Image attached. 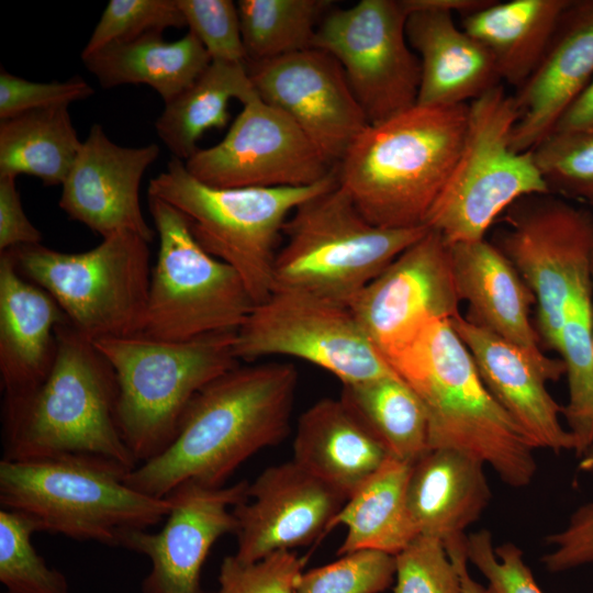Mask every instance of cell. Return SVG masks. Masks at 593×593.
I'll list each match as a JSON object with an SVG mask.
<instances>
[{
	"label": "cell",
	"instance_id": "1",
	"mask_svg": "<svg viewBox=\"0 0 593 593\" xmlns=\"http://www.w3.org/2000/svg\"><path fill=\"white\" fill-rule=\"evenodd\" d=\"M298 381L289 362L237 365L197 393L172 443L127 473L126 484L159 499L186 482L223 486L248 458L288 435Z\"/></svg>",
	"mask_w": 593,
	"mask_h": 593
},
{
	"label": "cell",
	"instance_id": "2",
	"mask_svg": "<svg viewBox=\"0 0 593 593\" xmlns=\"http://www.w3.org/2000/svg\"><path fill=\"white\" fill-rule=\"evenodd\" d=\"M384 358L425 407L429 450L467 454L512 488L533 482L536 448L488 391L450 320H427Z\"/></svg>",
	"mask_w": 593,
	"mask_h": 593
},
{
	"label": "cell",
	"instance_id": "3",
	"mask_svg": "<svg viewBox=\"0 0 593 593\" xmlns=\"http://www.w3.org/2000/svg\"><path fill=\"white\" fill-rule=\"evenodd\" d=\"M467 122L468 104H416L369 124L336 165L337 183L376 226H426L459 157Z\"/></svg>",
	"mask_w": 593,
	"mask_h": 593
},
{
	"label": "cell",
	"instance_id": "4",
	"mask_svg": "<svg viewBox=\"0 0 593 593\" xmlns=\"http://www.w3.org/2000/svg\"><path fill=\"white\" fill-rule=\"evenodd\" d=\"M116 403L112 366L65 323L56 329L55 360L43 384L22 401L2 404V459L86 456L132 471L137 461L120 434Z\"/></svg>",
	"mask_w": 593,
	"mask_h": 593
},
{
	"label": "cell",
	"instance_id": "5",
	"mask_svg": "<svg viewBox=\"0 0 593 593\" xmlns=\"http://www.w3.org/2000/svg\"><path fill=\"white\" fill-rule=\"evenodd\" d=\"M130 472L86 456L1 459V508L24 514L38 532L119 547L126 533L160 523L171 508L168 497L128 486Z\"/></svg>",
	"mask_w": 593,
	"mask_h": 593
},
{
	"label": "cell",
	"instance_id": "6",
	"mask_svg": "<svg viewBox=\"0 0 593 593\" xmlns=\"http://www.w3.org/2000/svg\"><path fill=\"white\" fill-rule=\"evenodd\" d=\"M235 333L182 342L141 334L93 343L114 370L116 422L137 466L168 448L200 390L239 365L234 354Z\"/></svg>",
	"mask_w": 593,
	"mask_h": 593
},
{
	"label": "cell",
	"instance_id": "7",
	"mask_svg": "<svg viewBox=\"0 0 593 593\" xmlns=\"http://www.w3.org/2000/svg\"><path fill=\"white\" fill-rule=\"evenodd\" d=\"M337 184L336 170L324 180L298 188H214L192 177L184 161L171 157L150 179L148 195L186 215L199 245L232 267L256 304L273 291L276 257L283 227L304 201Z\"/></svg>",
	"mask_w": 593,
	"mask_h": 593
},
{
	"label": "cell",
	"instance_id": "8",
	"mask_svg": "<svg viewBox=\"0 0 593 593\" xmlns=\"http://www.w3.org/2000/svg\"><path fill=\"white\" fill-rule=\"evenodd\" d=\"M428 226L369 223L338 186L301 203L283 227L273 290H292L349 306Z\"/></svg>",
	"mask_w": 593,
	"mask_h": 593
},
{
	"label": "cell",
	"instance_id": "9",
	"mask_svg": "<svg viewBox=\"0 0 593 593\" xmlns=\"http://www.w3.org/2000/svg\"><path fill=\"white\" fill-rule=\"evenodd\" d=\"M148 245L132 232H119L80 253L42 244L9 251L18 271L51 294L76 332L94 343L143 333L152 275Z\"/></svg>",
	"mask_w": 593,
	"mask_h": 593
},
{
	"label": "cell",
	"instance_id": "10",
	"mask_svg": "<svg viewBox=\"0 0 593 593\" xmlns=\"http://www.w3.org/2000/svg\"><path fill=\"white\" fill-rule=\"evenodd\" d=\"M517 120L514 97L502 83L468 103L459 157L426 222L448 245L485 238L516 201L550 193L533 150L512 147Z\"/></svg>",
	"mask_w": 593,
	"mask_h": 593
},
{
	"label": "cell",
	"instance_id": "11",
	"mask_svg": "<svg viewBox=\"0 0 593 593\" xmlns=\"http://www.w3.org/2000/svg\"><path fill=\"white\" fill-rule=\"evenodd\" d=\"M148 209L159 248L142 335L182 342L236 332L256 305L242 278L199 245L175 206L148 195Z\"/></svg>",
	"mask_w": 593,
	"mask_h": 593
},
{
	"label": "cell",
	"instance_id": "12",
	"mask_svg": "<svg viewBox=\"0 0 593 593\" xmlns=\"http://www.w3.org/2000/svg\"><path fill=\"white\" fill-rule=\"evenodd\" d=\"M234 354L245 362L272 356L305 360L343 385L396 374L349 306L313 294L273 290L235 333Z\"/></svg>",
	"mask_w": 593,
	"mask_h": 593
},
{
	"label": "cell",
	"instance_id": "13",
	"mask_svg": "<svg viewBox=\"0 0 593 593\" xmlns=\"http://www.w3.org/2000/svg\"><path fill=\"white\" fill-rule=\"evenodd\" d=\"M494 243L535 298L536 331L558 351L563 309L575 284L591 275L593 212L548 194L522 198L507 210Z\"/></svg>",
	"mask_w": 593,
	"mask_h": 593
},
{
	"label": "cell",
	"instance_id": "14",
	"mask_svg": "<svg viewBox=\"0 0 593 593\" xmlns=\"http://www.w3.org/2000/svg\"><path fill=\"white\" fill-rule=\"evenodd\" d=\"M403 0H360L331 9L312 47L340 64L369 124L380 123L417 103L421 64L411 48Z\"/></svg>",
	"mask_w": 593,
	"mask_h": 593
},
{
	"label": "cell",
	"instance_id": "15",
	"mask_svg": "<svg viewBox=\"0 0 593 593\" xmlns=\"http://www.w3.org/2000/svg\"><path fill=\"white\" fill-rule=\"evenodd\" d=\"M214 188H298L333 175L332 165L283 112L258 94L243 104L224 138L184 161Z\"/></svg>",
	"mask_w": 593,
	"mask_h": 593
},
{
	"label": "cell",
	"instance_id": "16",
	"mask_svg": "<svg viewBox=\"0 0 593 593\" xmlns=\"http://www.w3.org/2000/svg\"><path fill=\"white\" fill-rule=\"evenodd\" d=\"M246 67L259 98L289 116L334 166L369 125L343 67L323 49L310 47Z\"/></svg>",
	"mask_w": 593,
	"mask_h": 593
},
{
	"label": "cell",
	"instance_id": "17",
	"mask_svg": "<svg viewBox=\"0 0 593 593\" xmlns=\"http://www.w3.org/2000/svg\"><path fill=\"white\" fill-rule=\"evenodd\" d=\"M460 302L449 245L429 228L374 278L349 307L385 357L427 320H451L458 315Z\"/></svg>",
	"mask_w": 593,
	"mask_h": 593
},
{
	"label": "cell",
	"instance_id": "18",
	"mask_svg": "<svg viewBox=\"0 0 593 593\" xmlns=\"http://www.w3.org/2000/svg\"><path fill=\"white\" fill-rule=\"evenodd\" d=\"M249 482L217 488L186 482L166 497L171 508L157 533H126L122 548L146 556L150 571L142 582L143 593H203L202 567L212 546L226 534H235L234 506L247 499Z\"/></svg>",
	"mask_w": 593,
	"mask_h": 593
},
{
	"label": "cell",
	"instance_id": "19",
	"mask_svg": "<svg viewBox=\"0 0 593 593\" xmlns=\"http://www.w3.org/2000/svg\"><path fill=\"white\" fill-rule=\"evenodd\" d=\"M346 501L293 460L266 468L233 508L235 557L254 562L321 539Z\"/></svg>",
	"mask_w": 593,
	"mask_h": 593
},
{
	"label": "cell",
	"instance_id": "20",
	"mask_svg": "<svg viewBox=\"0 0 593 593\" xmlns=\"http://www.w3.org/2000/svg\"><path fill=\"white\" fill-rule=\"evenodd\" d=\"M450 322L470 351L485 388L533 446L556 454L573 450V438L560 421L562 405L547 389L548 381H557L566 373L563 361L537 358L473 325L460 313Z\"/></svg>",
	"mask_w": 593,
	"mask_h": 593
},
{
	"label": "cell",
	"instance_id": "21",
	"mask_svg": "<svg viewBox=\"0 0 593 593\" xmlns=\"http://www.w3.org/2000/svg\"><path fill=\"white\" fill-rule=\"evenodd\" d=\"M159 152L156 144L118 145L93 124L61 184L59 208L102 238L132 232L152 243L156 231L144 219L139 187Z\"/></svg>",
	"mask_w": 593,
	"mask_h": 593
},
{
	"label": "cell",
	"instance_id": "22",
	"mask_svg": "<svg viewBox=\"0 0 593 593\" xmlns=\"http://www.w3.org/2000/svg\"><path fill=\"white\" fill-rule=\"evenodd\" d=\"M593 79V0H570L529 78L513 94L512 147L533 150Z\"/></svg>",
	"mask_w": 593,
	"mask_h": 593
},
{
	"label": "cell",
	"instance_id": "23",
	"mask_svg": "<svg viewBox=\"0 0 593 593\" xmlns=\"http://www.w3.org/2000/svg\"><path fill=\"white\" fill-rule=\"evenodd\" d=\"M69 323L44 289L24 278L9 250L0 253V379L2 404L22 401L46 380L56 329Z\"/></svg>",
	"mask_w": 593,
	"mask_h": 593
},
{
	"label": "cell",
	"instance_id": "24",
	"mask_svg": "<svg viewBox=\"0 0 593 593\" xmlns=\"http://www.w3.org/2000/svg\"><path fill=\"white\" fill-rule=\"evenodd\" d=\"M403 1L406 38L421 64L417 105L468 104L502 83L489 52L456 25L451 12Z\"/></svg>",
	"mask_w": 593,
	"mask_h": 593
},
{
	"label": "cell",
	"instance_id": "25",
	"mask_svg": "<svg viewBox=\"0 0 593 593\" xmlns=\"http://www.w3.org/2000/svg\"><path fill=\"white\" fill-rule=\"evenodd\" d=\"M454 280L465 318L541 358L539 336L530 321L535 298L507 257L485 238L449 245Z\"/></svg>",
	"mask_w": 593,
	"mask_h": 593
},
{
	"label": "cell",
	"instance_id": "26",
	"mask_svg": "<svg viewBox=\"0 0 593 593\" xmlns=\"http://www.w3.org/2000/svg\"><path fill=\"white\" fill-rule=\"evenodd\" d=\"M484 468L452 449H430L412 463L406 504L417 534L444 544L462 539L492 497Z\"/></svg>",
	"mask_w": 593,
	"mask_h": 593
},
{
	"label": "cell",
	"instance_id": "27",
	"mask_svg": "<svg viewBox=\"0 0 593 593\" xmlns=\"http://www.w3.org/2000/svg\"><path fill=\"white\" fill-rule=\"evenodd\" d=\"M390 457L340 398L321 399L299 418L292 460L347 500Z\"/></svg>",
	"mask_w": 593,
	"mask_h": 593
},
{
	"label": "cell",
	"instance_id": "28",
	"mask_svg": "<svg viewBox=\"0 0 593 593\" xmlns=\"http://www.w3.org/2000/svg\"><path fill=\"white\" fill-rule=\"evenodd\" d=\"M81 60L103 88L146 85L164 103L192 85L212 61L191 32L168 42L160 31L108 44Z\"/></svg>",
	"mask_w": 593,
	"mask_h": 593
},
{
	"label": "cell",
	"instance_id": "29",
	"mask_svg": "<svg viewBox=\"0 0 593 593\" xmlns=\"http://www.w3.org/2000/svg\"><path fill=\"white\" fill-rule=\"evenodd\" d=\"M570 0H493L461 16L460 27L480 42L501 81L518 89L541 60Z\"/></svg>",
	"mask_w": 593,
	"mask_h": 593
},
{
	"label": "cell",
	"instance_id": "30",
	"mask_svg": "<svg viewBox=\"0 0 593 593\" xmlns=\"http://www.w3.org/2000/svg\"><path fill=\"white\" fill-rule=\"evenodd\" d=\"M412 463L390 457L343 505L329 524L347 528L339 556L371 549L395 556L418 536L406 504Z\"/></svg>",
	"mask_w": 593,
	"mask_h": 593
},
{
	"label": "cell",
	"instance_id": "31",
	"mask_svg": "<svg viewBox=\"0 0 593 593\" xmlns=\"http://www.w3.org/2000/svg\"><path fill=\"white\" fill-rule=\"evenodd\" d=\"M256 94L246 64L211 61L192 85L165 103L156 133L172 157L186 161L206 131L227 125L232 99L244 104Z\"/></svg>",
	"mask_w": 593,
	"mask_h": 593
},
{
	"label": "cell",
	"instance_id": "32",
	"mask_svg": "<svg viewBox=\"0 0 593 593\" xmlns=\"http://www.w3.org/2000/svg\"><path fill=\"white\" fill-rule=\"evenodd\" d=\"M68 107L0 120V176L27 175L45 186L63 184L82 145Z\"/></svg>",
	"mask_w": 593,
	"mask_h": 593
},
{
	"label": "cell",
	"instance_id": "33",
	"mask_svg": "<svg viewBox=\"0 0 593 593\" xmlns=\"http://www.w3.org/2000/svg\"><path fill=\"white\" fill-rule=\"evenodd\" d=\"M339 398L391 457L414 463L429 450L425 407L398 374L343 385Z\"/></svg>",
	"mask_w": 593,
	"mask_h": 593
},
{
	"label": "cell",
	"instance_id": "34",
	"mask_svg": "<svg viewBox=\"0 0 593 593\" xmlns=\"http://www.w3.org/2000/svg\"><path fill=\"white\" fill-rule=\"evenodd\" d=\"M558 353L568 381L562 416L579 458L593 440V290L591 275L574 287L563 309Z\"/></svg>",
	"mask_w": 593,
	"mask_h": 593
},
{
	"label": "cell",
	"instance_id": "35",
	"mask_svg": "<svg viewBox=\"0 0 593 593\" xmlns=\"http://www.w3.org/2000/svg\"><path fill=\"white\" fill-rule=\"evenodd\" d=\"M329 0H239L240 34L247 63L312 47Z\"/></svg>",
	"mask_w": 593,
	"mask_h": 593
},
{
	"label": "cell",
	"instance_id": "36",
	"mask_svg": "<svg viewBox=\"0 0 593 593\" xmlns=\"http://www.w3.org/2000/svg\"><path fill=\"white\" fill-rule=\"evenodd\" d=\"M36 532V524L24 514L0 510V582L8 593H69L66 577L35 550Z\"/></svg>",
	"mask_w": 593,
	"mask_h": 593
},
{
	"label": "cell",
	"instance_id": "37",
	"mask_svg": "<svg viewBox=\"0 0 593 593\" xmlns=\"http://www.w3.org/2000/svg\"><path fill=\"white\" fill-rule=\"evenodd\" d=\"M533 153L551 194L582 201L593 209V126L551 133Z\"/></svg>",
	"mask_w": 593,
	"mask_h": 593
},
{
	"label": "cell",
	"instance_id": "38",
	"mask_svg": "<svg viewBox=\"0 0 593 593\" xmlns=\"http://www.w3.org/2000/svg\"><path fill=\"white\" fill-rule=\"evenodd\" d=\"M395 578V556L361 549L302 572L294 593H381Z\"/></svg>",
	"mask_w": 593,
	"mask_h": 593
},
{
	"label": "cell",
	"instance_id": "39",
	"mask_svg": "<svg viewBox=\"0 0 593 593\" xmlns=\"http://www.w3.org/2000/svg\"><path fill=\"white\" fill-rule=\"evenodd\" d=\"M176 0H110L81 52L89 55L103 46L167 27H183Z\"/></svg>",
	"mask_w": 593,
	"mask_h": 593
},
{
	"label": "cell",
	"instance_id": "40",
	"mask_svg": "<svg viewBox=\"0 0 593 593\" xmlns=\"http://www.w3.org/2000/svg\"><path fill=\"white\" fill-rule=\"evenodd\" d=\"M394 593H461L455 559L444 541L418 535L395 555Z\"/></svg>",
	"mask_w": 593,
	"mask_h": 593
},
{
	"label": "cell",
	"instance_id": "41",
	"mask_svg": "<svg viewBox=\"0 0 593 593\" xmlns=\"http://www.w3.org/2000/svg\"><path fill=\"white\" fill-rule=\"evenodd\" d=\"M463 548L468 562L485 578L483 593H544L515 544L495 546L492 534L480 529L466 535Z\"/></svg>",
	"mask_w": 593,
	"mask_h": 593
},
{
	"label": "cell",
	"instance_id": "42",
	"mask_svg": "<svg viewBox=\"0 0 593 593\" xmlns=\"http://www.w3.org/2000/svg\"><path fill=\"white\" fill-rule=\"evenodd\" d=\"M186 25L203 45L212 61L243 63L237 3L232 0H176Z\"/></svg>",
	"mask_w": 593,
	"mask_h": 593
},
{
	"label": "cell",
	"instance_id": "43",
	"mask_svg": "<svg viewBox=\"0 0 593 593\" xmlns=\"http://www.w3.org/2000/svg\"><path fill=\"white\" fill-rule=\"evenodd\" d=\"M303 566L304 559L291 550L254 562L227 556L220 567L217 593H294Z\"/></svg>",
	"mask_w": 593,
	"mask_h": 593
},
{
	"label": "cell",
	"instance_id": "44",
	"mask_svg": "<svg viewBox=\"0 0 593 593\" xmlns=\"http://www.w3.org/2000/svg\"><path fill=\"white\" fill-rule=\"evenodd\" d=\"M94 89L81 77L75 76L66 81L36 82L0 70V120L32 110L90 98Z\"/></svg>",
	"mask_w": 593,
	"mask_h": 593
},
{
	"label": "cell",
	"instance_id": "45",
	"mask_svg": "<svg viewBox=\"0 0 593 593\" xmlns=\"http://www.w3.org/2000/svg\"><path fill=\"white\" fill-rule=\"evenodd\" d=\"M541 563L551 573L593 566V500L577 507L564 526L546 537Z\"/></svg>",
	"mask_w": 593,
	"mask_h": 593
},
{
	"label": "cell",
	"instance_id": "46",
	"mask_svg": "<svg viewBox=\"0 0 593 593\" xmlns=\"http://www.w3.org/2000/svg\"><path fill=\"white\" fill-rule=\"evenodd\" d=\"M13 176H0V253L42 244L41 232L27 219Z\"/></svg>",
	"mask_w": 593,
	"mask_h": 593
},
{
	"label": "cell",
	"instance_id": "47",
	"mask_svg": "<svg viewBox=\"0 0 593 593\" xmlns=\"http://www.w3.org/2000/svg\"><path fill=\"white\" fill-rule=\"evenodd\" d=\"M593 126V79L568 108L551 133L570 132ZM550 133V134H551Z\"/></svg>",
	"mask_w": 593,
	"mask_h": 593
},
{
	"label": "cell",
	"instance_id": "48",
	"mask_svg": "<svg viewBox=\"0 0 593 593\" xmlns=\"http://www.w3.org/2000/svg\"><path fill=\"white\" fill-rule=\"evenodd\" d=\"M463 542L465 538L445 544L449 555L458 566L461 579V593H483V586L470 575Z\"/></svg>",
	"mask_w": 593,
	"mask_h": 593
},
{
	"label": "cell",
	"instance_id": "49",
	"mask_svg": "<svg viewBox=\"0 0 593 593\" xmlns=\"http://www.w3.org/2000/svg\"><path fill=\"white\" fill-rule=\"evenodd\" d=\"M579 469L584 472L593 471V440L586 450L579 457Z\"/></svg>",
	"mask_w": 593,
	"mask_h": 593
},
{
	"label": "cell",
	"instance_id": "50",
	"mask_svg": "<svg viewBox=\"0 0 593 593\" xmlns=\"http://www.w3.org/2000/svg\"><path fill=\"white\" fill-rule=\"evenodd\" d=\"M591 279H592V290H593V265H592V270H591Z\"/></svg>",
	"mask_w": 593,
	"mask_h": 593
},
{
	"label": "cell",
	"instance_id": "51",
	"mask_svg": "<svg viewBox=\"0 0 593 593\" xmlns=\"http://www.w3.org/2000/svg\"><path fill=\"white\" fill-rule=\"evenodd\" d=\"M8 593V592H7Z\"/></svg>",
	"mask_w": 593,
	"mask_h": 593
}]
</instances>
